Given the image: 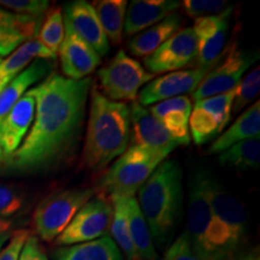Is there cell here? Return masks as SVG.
Returning a JSON list of instances; mask_svg holds the SVG:
<instances>
[{
	"label": "cell",
	"mask_w": 260,
	"mask_h": 260,
	"mask_svg": "<svg viewBox=\"0 0 260 260\" xmlns=\"http://www.w3.org/2000/svg\"><path fill=\"white\" fill-rule=\"evenodd\" d=\"M93 80H70L50 73L28 93L35 100L34 121L8 165L30 172L53 167L79 144Z\"/></svg>",
	"instance_id": "1"
},
{
	"label": "cell",
	"mask_w": 260,
	"mask_h": 260,
	"mask_svg": "<svg viewBox=\"0 0 260 260\" xmlns=\"http://www.w3.org/2000/svg\"><path fill=\"white\" fill-rule=\"evenodd\" d=\"M132 138L130 106L90 92L89 118L83 145V164L90 171H103L128 149Z\"/></svg>",
	"instance_id": "2"
},
{
	"label": "cell",
	"mask_w": 260,
	"mask_h": 260,
	"mask_svg": "<svg viewBox=\"0 0 260 260\" xmlns=\"http://www.w3.org/2000/svg\"><path fill=\"white\" fill-rule=\"evenodd\" d=\"M182 169L175 160H164L138 190L140 210L152 239L159 246L170 240L182 210Z\"/></svg>",
	"instance_id": "3"
},
{
	"label": "cell",
	"mask_w": 260,
	"mask_h": 260,
	"mask_svg": "<svg viewBox=\"0 0 260 260\" xmlns=\"http://www.w3.org/2000/svg\"><path fill=\"white\" fill-rule=\"evenodd\" d=\"M211 220L209 245L218 260H234L246 233L247 212L239 198L224 189L219 182H210Z\"/></svg>",
	"instance_id": "4"
},
{
	"label": "cell",
	"mask_w": 260,
	"mask_h": 260,
	"mask_svg": "<svg viewBox=\"0 0 260 260\" xmlns=\"http://www.w3.org/2000/svg\"><path fill=\"white\" fill-rule=\"evenodd\" d=\"M165 155L141 145H130L100 178L104 197H135L140 187L165 160Z\"/></svg>",
	"instance_id": "5"
},
{
	"label": "cell",
	"mask_w": 260,
	"mask_h": 260,
	"mask_svg": "<svg viewBox=\"0 0 260 260\" xmlns=\"http://www.w3.org/2000/svg\"><path fill=\"white\" fill-rule=\"evenodd\" d=\"M93 188H70L45 198L32 214V224L38 239L52 242L63 233L74 216L95 195Z\"/></svg>",
	"instance_id": "6"
},
{
	"label": "cell",
	"mask_w": 260,
	"mask_h": 260,
	"mask_svg": "<svg viewBox=\"0 0 260 260\" xmlns=\"http://www.w3.org/2000/svg\"><path fill=\"white\" fill-rule=\"evenodd\" d=\"M98 79L107 99L117 103H134L140 88L154 80L155 75L148 73L140 61L121 50L109 64L98 70Z\"/></svg>",
	"instance_id": "7"
},
{
	"label": "cell",
	"mask_w": 260,
	"mask_h": 260,
	"mask_svg": "<svg viewBox=\"0 0 260 260\" xmlns=\"http://www.w3.org/2000/svg\"><path fill=\"white\" fill-rule=\"evenodd\" d=\"M209 172L198 171L190 183L189 204H188L187 230L191 249L201 260H218L209 245L207 233L211 220Z\"/></svg>",
	"instance_id": "8"
},
{
	"label": "cell",
	"mask_w": 260,
	"mask_h": 260,
	"mask_svg": "<svg viewBox=\"0 0 260 260\" xmlns=\"http://www.w3.org/2000/svg\"><path fill=\"white\" fill-rule=\"evenodd\" d=\"M112 220L110 198L96 195L77 211L71 222L54 241L58 246H73L106 236Z\"/></svg>",
	"instance_id": "9"
},
{
	"label": "cell",
	"mask_w": 260,
	"mask_h": 260,
	"mask_svg": "<svg viewBox=\"0 0 260 260\" xmlns=\"http://www.w3.org/2000/svg\"><path fill=\"white\" fill-rule=\"evenodd\" d=\"M255 58H258V54L254 56L240 50L236 42H233L220 56V63L214 65L198 88L191 93L193 102L197 103L205 98L232 92L245 76L246 70L253 64Z\"/></svg>",
	"instance_id": "10"
},
{
	"label": "cell",
	"mask_w": 260,
	"mask_h": 260,
	"mask_svg": "<svg viewBox=\"0 0 260 260\" xmlns=\"http://www.w3.org/2000/svg\"><path fill=\"white\" fill-rule=\"evenodd\" d=\"M198 57V41L191 27L182 28L160 45L153 53L144 58L148 73L157 75L174 73L188 67Z\"/></svg>",
	"instance_id": "11"
},
{
	"label": "cell",
	"mask_w": 260,
	"mask_h": 260,
	"mask_svg": "<svg viewBox=\"0 0 260 260\" xmlns=\"http://www.w3.org/2000/svg\"><path fill=\"white\" fill-rule=\"evenodd\" d=\"M214 65L178 70L155 77L139 92V104L145 107L171 98L193 93Z\"/></svg>",
	"instance_id": "12"
},
{
	"label": "cell",
	"mask_w": 260,
	"mask_h": 260,
	"mask_svg": "<svg viewBox=\"0 0 260 260\" xmlns=\"http://www.w3.org/2000/svg\"><path fill=\"white\" fill-rule=\"evenodd\" d=\"M64 27V39L58 51L63 76L76 81L89 77L102 64V57L75 32L65 18Z\"/></svg>",
	"instance_id": "13"
},
{
	"label": "cell",
	"mask_w": 260,
	"mask_h": 260,
	"mask_svg": "<svg viewBox=\"0 0 260 260\" xmlns=\"http://www.w3.org/2000/svg\"><path fill=\"white\" fill-rule=\"evenodd\" d=\"M232 11V8H228L219 15L195 19L191 28L198 41V67H210L218 63L225 50Z\"/></svg>",
	"instance_id": "14"
},
{
	"label": "cell",
	"mask_w": 260,
	"mask_h": 260,
	"mask_svg": "<svg viewBox=\"0 0 260 260\" xmlns=\"http://www.w3.org/2000/svg\"><path fill=\"white\" fill-rule=\"evenodd\" d=\"M35 100L24 94L0 124V164H8L22 145L34 121Z\"/></svg>",
	"instance_id": "15"
},
{
	"label": "cell",
	"mask_w": 260,
	"mask_h": 260,
	"mask_svg": "<svg viewBox=\"0 0 260 260\" xmlns=\"http://www.w3.org/2000/svg\"><path fill=\"white\" fill-rule=\"evenodd\" d=\"M130 122L134 133L132 145L145 146L164 154L165 157L180 146L171 138L161 122L138 102L130 105Z\"/></svg>",
	"instance_id": "16"
},
{
	"label": "cell",
	"mask_w": 260,
	"mask_h": 260,
	"mask_svg": "<svg viewBox=\"0 0 260 260\" xmlns=\"http://www.w3.org/2000/svg\"><path fill=\"white\" fill-rule=\"evenodd\" d=\"M64 18L69 22L75 32L93 47L100 57L109 53L110 44L90 3L86 0L68 3L64 6Z\"/></svg>",
	"instance_id": "17"
},
{
	"label": "cell",
	"mask_w": 260,
	"mask_h": 260,
	"mask_svg": "<svg viewBox=\"0 0 260 260\" xmlns=\"http://www.w3.org/2000/svg\"><path fill=\"white\" fill-rule=\"evenodd\" d=\"M193 110V103L187 95H180L154 104L149 109L168 133L178 145H188L189 135V116Z\"/></svg>",
	"instance_id": "18"
},
{
	"label": "cell",
	"mask_w": 260,
	"mask_h": 260,
	"mask_svg": "<svg viewBox=\"0 0 260 260\" xmlns=\"http://www.w3.org/2000/svg\"><path fill=\"white\" fill-rule=\"evenodd\" d=\"M41 18L14 14L0 6V58L9 57L25 42L38 38Z\"/></svg>",
	"instance_id": "19"
},
{
	"label": "cell",
	"mask_w": 260,
	"mask_h": 260,
	"mask_svg": "<svg viewBox=\"0 0 260 260\" xmlns=\"http://www.w3.org/2000/svg\"><path fill=\"white\" fill-rule=\"evenodd\" d=\"M180 6L181 3L177 0H134L126 6L125 35L132 37L159 23Z\"/></svg>",
	"instance_id": "20"
},
{
	"label": "cell",
	"mask_w": 260,
	"mask_h": 260,
	"mask_svg": "<svg viewBox=\"0 0 260 260\" xmlns=\"http://www.w3.org/2000/svg\"><path fill=\"white\" fill-rule=\"evenodd\" d=\"M260 134V103L252 104L246 111H243L235 119V122L228 128L222 135L218 136L211 144L209 154H220L232 146L256 138Z\"/></svg>",
	"instance_id": "21"
},
{
	"label": "cell",
	"mask_w": 260,
	"mask_h": 260,
	"mask_svg": "<svg viewBox=\"0 0 260 260\" xmlns=\"http://www.w3.org/2000/svg\"><path fill=\"white\" fill-rule=\"evenodd\" d=\"M57 56L44 46L38 39L30 40L18 47L0 63V93L14 81L32 59L54 60Z\"/></svg>",
	"instance_id": "22"
},
{
	"label": "cell",
	"mask_w": 260,
	"mask_h": 260,
	"mask_svg": "<svg viewBox=\"0 0 260 260\" xmlns=\"http://www.w3.org/2000/svg\"><path fill=\"white\" fill-rule=\"evenodd\" d=\"M51 68L50 61L35 59L0 93V124L27 90L51 73Z\"/></svg>",
	"instance_id": "23"
},
{
	"label": "cell",
	"mask_w": 260,
	"mask_h": 260,
	"mask_svg": "<svg viewBox=\"0 0 260 260\" xmlns=\"http://www.w3.org/2000/svg\"><path fill=\"white\" fill-rule=\"evenodd\" d=\"M182 17L177 14L169 15L159 23L152 25L128 41V50L136 58H145L157 50L181 29Z\"/></svg>",
	"instance_id": "24"
},
{
	"label": "cell",
	"mask_w": 260,
	"mask_h": 260,
	"mask_svg": "<svg viewBox=\"0 0 260 260\" xmlns=\"http://www.w3.org/2000/svg\"><path fill=\"white\" fill-rule=\"evenodd\" d=\"M54 260H124L122 252L109 235L94 241L58 249Z\"/></svg>",
	"instance_id": "25"
},
{
	"label": "cell",
	"mask_w": 260,
	"mask_h": 260,
	"mask_svg": "<svg viewBox=\"0 0 260 260\" xmlns=\"http://www.w3.org/2000/svg\"><path fill=\"white\" fill-rule=\"evenodd\" d=\"M128 222L130 239L139 259L158 260L151 232L135 197L130 198L128 203Z\"/></svg>",
	"instance_id": "26"
},
{
	"label": "cell",
	"mask_w": 260,
	"mask_h": 260,
	"mask_svg": "<svg viewBox=\"0 0 260 260\" xmlns=\"http://www.w3.org/2000/svg\"><path fill=\"white\" fill-rule=\"evenodd\" d=\"M92 6L95 11L109 44L118 45L122 41L124 18L128 2L125 0H98Z\"/></svg>",
	"instance_id": "27"
},
{
	"label": "cell",
	"mask_w": 260,
	"mask_h": 260,
	"mask_svg": "<svg viewBox=\"0 0 260 260\" xmlns=\"http://www.w3.org/2000/svg\"><path fill=\"white\" fill-rule=\"evenodd\" d=\"M132 197L123 195H112L110 197L112 204V220L110 232L112 234L111 239L115 241L119 251L123 252L128 260H140L136 254L134 246L132 243L129 234L128 222V203Z\"/></svg>",
	"instance_id": "28"
},
{
	"label": "cell",
	"mask_w": 260,
	"mask_h": 260,
	"mask_svg": "<svg viewBox=\"0 0 260 260\" xmlns=\"http://www.w3.org/2000/svg\"><path fill=\"white\" fill-rule=\"evenodd\" d=\"M218 161L224 167H233L242 170H256L260 164L259 136L232 146L219 154Z\"/></svg>",
	"instance_id": "29"
},
{
	"label": "cell",
	"mask_w": 260,
	"mask_h": 260,
	"mask_svg": "<svg viewBox=\"0 0 260 260\" xmlns=\"http://www.w3.org/2000/svg\"><path fill=\"white\" fill-rule=\"evenodd\" d=\"M65 34L64 15L59 6L47 10V15L42 21L38 32V40L57 56L59 47L63 42Z\"/></svg>",
	"instance_id": "30"
},
{
	"label": "cell",
	"mask_w": 260,
	"mask_h": 260,
	"mask_svg": "<svg viewBox=\"0 0 260 260\" xmlns=\"http://www.w3.org/2000/svg\"><path fill=\"white\" fill-rule=\"evenodd\" d=\"M223 125L212 113L194 107L189 116V132L197 145H205L222 132Z\"/></svg>",
	"instance_id": "31"
},
{
	"label": "cell",
	"mask_w": 260,
	"mask_h": 260,
	"mask_svg": "<svg viewBox=\"0 0 260 260\" xmlns=\"http://www.w3.org/2000/svg\"><path fill=\"white\" fill-rule=\"evenodd\" d=\"M260 90V68L256 67L242 77L235 88V96L230 111V119L236 117L258 96Z\"/></svg>",
	"instance_id": "32"
},
{
	"label": "cell",
	"mask_w": 260,
	"mask_h": 260,
	"mask_svg": "<svg viewBox=\"0 0 260 260\" xmlns=\"http://www.w3.org/2000/svg\"><path fill=\"white\" fill-rule=\"evenodd\" d=\"M234 96H235V89L232 92L201 99L199 102L194 103V107H199V109L216 116L222 123L224 129L230 122V111H232Z\"/></svg>",
	"instance_id": "33"
},
{
	"label": "cell",
	"mask_w": 260,
	"mask_h": 260,
	"mask_svg": "<svg viewBox=\"0 0 260 260\" xmlns=\"http://www.w3.org/2000/svg\"><path fill=\"white\" fill-rule=\"evenodd\" d=\"M23 201V195L17 188L11 184L0 183V220H6L19 212Z\"/></svg>",
	"instance_id": "34"
},
{
	"label": "cell",
	"mask_w": 260,
	"mask_h": 260,
	"mask_svg": "<svg viewBox=\"0 0 260 260\" xmlns=\"http://www.w3.org/2000/svg\"><path fill=\"white\" fill-rule=\"evenodd\" d=\"M0 6L8 9L14 14L41 18V16L50 9L47 0H0Z\"/></svg>",
	"instance_id": "35"
},
{
	"label": "cell",
	"mask_w": 260,
	"mask_h": 260,
	"mask_svg": "<svg viewBox=\"0 0 260 260\" xmlns=\"http://www.w3.org/2000/svg\"><path fill=\"white\" fill-rule=\"evenodd\" d=\"M183 9L187 15L197 19L222 14L228 9V3L224 0H186Z\"/></svg>",
	"instance_id": "36"
},
{
	"label": "cell",
	"mask_w": 260,
	"mask_h": 260,
	"mask_svg": "<svg viewBox=\"0 0 260 260\" xmlns=\"http://www.w3.org/2000/svg\"><path fill=\"white\" fill-rule=\"evenodd\" d=\"M30 235V230L28 229H19L16 232H11L8 242L0 249V260H19V255H21L24 243Z\"/></svg>",
	"instance_id": "37"
},
{
	"label": "cell",
	"mask_w": 260,
	"mask_h": 260,
	"mask_svg": "<svg viewBox=\"0 0 260 260\" xmlns=\"http://www.w3.org/2000/svg\"><path fill=\"white\" fill-rule=\"evenodd\" d=\"M162 260H201L195 255L188 240L186 232H183L169 246Z\"/></svg>",
	"instance_id": "38"
},
{
	"label": "cell",
	"mask_w": 260,
	"mask_h": 260,
	"mask_svg": "<svg viewBox=\"0 0 260 260\" xmlns=\"http://www.w3.org/2000/svg\"><path fill=\"white\" fill-rule=\"evenodd\" d=\"M19 260H48L45 248L42 247L38 236H34L31 234L28 237L21 252V255H19Z\"/></svg>",
	"instance_id": "39"
},
{
	"label": "cell",
	"mask_w": 260,
	"mask_h": 260,
	"mask_svg": "<svg viewBox=\"0 0 260 260\" xmlns=\"http://www.w3.org/2000/svg\"><path fill=\"white\" fill-rule=\"evenodd\" d=\"M10 228H11V222H9V220H0V234L10 232Z\"/></svg>",
	"instance_id": "40"
},
{
	"label": "cell",
	"mask_w": 260,
	"mask_h": 260,
	"mask_svg": "<svg viewBox=\"0 0 260 260\" xmlns=\"http://www.w3.org/2000/svg\"><path fill=\"white\" fill-rule=\"evenodd\" d=\"M10 235H11V232H6V233L0 234V249L4 247L6 242H8V240L10 239Z\"/></svg>",
	"instance_id": "41"
},
{
	"label": "cell",
	"mask_w": 260,
	"mask_h": 260,
	"mask_svg": "<svg viewBox=\"0 0 260 260\" xmlns=\"http://www.w3.org/2000/svg\"><path fill=\"white\" fill-rule=\"evenodd\" d=\"M240 260H259V256L255 255L254 253H252V254H247L245 256H242Z\"/></svg>",
	"instance_id": "42"
},
{
	"label": "cell",
	"mask_w": 260,
	"mask_h": 260,
	"mask_svg": "<svg viewBox=\"0 0 260 260\" xmlns=\"http://www.w3.org/2000/svg\"><path fill=\"white\" fill-rule=\"evenodd\" d=\"M2 60H3V58H0V63H2Z\"/></svg>",
	"instance_id": "43"
}]
</instances>
